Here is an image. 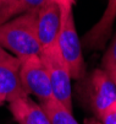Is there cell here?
Returning a JSON list of instances; mask_svg holds the SVG:
<instances>
[{
    "instance_id": "cell-9",
    "label": "cell",
    "mask_w": 116,
    "mask_h": 124,
    "mask_svg": "<svg viewBox=\"0 0 116 124\" xmlns=\"http://www.w3.org/2000/svg\"><path fill=\"white\" fill-rule=\"evenodd\" d=\"M28 96L22 86L19 65L0 64V98L11 102L20 97Z\"/></svg>"
},
{
    "instance_id": "cell-13",
    "label": "cell",
    "mask_w": 116,
    "mask_h": 124,
    "mask_svg": "<svg viewBox=\"0 0 116 124\" xmlns=\"http://www.w3.org/2000/svg\"><path fill=\"white\" fill-rule=\"evenodd\" d=\"M99 119H100L102 124H116V102L108 107Z\"/></svg>"
},
{
    "instance_id": "cell-14",
    "label": "cell",
    "mask_w": 116,
    "mask_h": 124,
    "mask_svg": "<svg viewBox=\"0 0 116 124\" xmlns=\"http://www.w3.org/2000/svg\"><path fill=\"white\" fill-rule=\"evenodd\" d=\"M0 64H11V65H19V59H16L11 55L7 50H5L0 46Z\"/></svg>"
},
{
    "instance_id": "cell-7",
    "label": "cell",
    "mask_w": 116,
    "mask_h": 124,
    "mask_svg": "<svg viewBox=\"0 0 116 124\" xmlns=\"http://www.w3.org/2000/svg\"><path fill=\"white\" fill-rule=\"evenodd\" d=\"M116 20V0H108L106 8L97 23L86 32L82 39L87 49L99 50L103 49L112 33V27Z\"/></svg>"
},
{
    "instance_id": "cell-10",
    "label": "cell",
    "mask_w": 116,
    "mask_h": 124,
    "mask_svg": "<svg viewBox=\"0 0 116 124\" xmlns=\"http://www.w3.org/2000/svg\"><path fill=\"white\" fill-rule=\"evenodd\" d=\"M44 0H6L0 5V25L22 14L38 10Z\"/></svg>"
},
{
    "instance_id": "cell-1",
    "label": "cell",
    "mask_w": 116,
    "mask_h": 124,
    "mask_svg": "<svg viewBox=\"0 0 116 124\" xmlns=\"http://www.w3.org/2000/svg\"><path fill=\"white\" fill-rule=\"evenodd\" d=\"M37 10L22 14L0 25V46L16 59L40 55L37 37Z\"/></svg>"
},
{
    "instance_id": "cell-17",
    "label": "cell",
    "mask_w": 116,
    "mask_h": 124,
    "mask_svg": "<svg viewBox=\"0 0 116 124\" xmlns=\"http://www.w3.org/2000/svg\"><path fill=\"white\" fill-rule=\"evenodd\" d=\"M67 1H69L70 4H72V5H73V4H75V1H76V0H67Z\"/></svg>"
},
{
    "instance_id": "cell-11",
    "label": "cell",
    "mask_w": 116,
    "mask_h": 124,
    "mask_svg": "<svg viewBox=\"0 0 116 124\" xmlns=\"http://www.w3.org/2000/svg\"><path fill=\"white\" fill-rule=\"evenodd\" d=\"M40 106L49 117L52 124H78L72 114V111L55 98L40 102Z\"/></svg>"
},
{
    "instance_id": "cell-6",
    "label": "cell",
    "mask_w": 116,
    "mask_h": 124,
    "mask_svg": "<svg viewBox=\"0 0 116 124\" xmlns=\"http://www.w3.org/2000/svg\"><path fill=\"white\" fill-rule=\"evenodd\" d=\"M61 25V10L56 3H44L37 10V37L43 50L58 47V38Z\"/></svg>"
},
{
    "instance_id": "cell-12",
    "label": "cell",
    "mask_w": 116,
    "mask_h": 124,
    "mask_svg": "<svg viewBox=\"0 0 116 124\" xmlns=\"http://www.w3.org/2000/svg\"><path fill=\"white\" fill-rule=\"evenodd\" d=\"M102 69L116 85V33L114 34L106 52L104 53L102 59Z\"/></svg>"
},
{
    "instance_id": "cell-5",
    "label": "cell",
    "mask_w": 116,
    "mask_h": 124,
    "mask_svg": "<svg viewBox=\"0 0 116 124\" xmlns=\"http://www.w3.org/2000/svg\"><path fill=\"white\" fill-rule=\"evenodd\" d=\"M86 82L90 109L97 118H100L104 111L116 102V85L102 68L94 69Z\"/></svg>"
},
{
    "instance_id": "cell-3",
    "label": "cell",
    "mask_w": 116,
    "mask_h": 124,
    "mask_svg": "<svg viewBox=\"0 0 116 124\" xmlns=\"http://www.w3.org/2000/svg\"><path fill=\"white\" fill-rule=\"evenodd\" d=\"M19 74L26 93L33 95L40 102L53 100L54 93L48 71L40 55H32L19 60Z\"/></svg>"
},
{
    "instance_id": "cell-16",
    "label": "cell",
    "mask_w": 116,
    "mask_h": 124,
    "mask_svg": "<svg viewBox=\"0 0 116 124\" xmlns=\"http://www.w3.org/2000/svg\"><path fill=\"white\" fill-rule=\"evenodd\" d=\"M4 103H5V101H4L3 98H0V106H3Z\"/></svg>"
},
{
    "instance_id": "cell-15",
    "label": "cell",
    "mask_w": 116,
    "mask_h": 124,
    "mask_svg": "<svg viewBox=\"0 0 116 124\" xmlns=\"http://www.w3.org/2000/svg\"><path fill=\"white\" fill-rule=\"evenodd\" d=\"M44 3H56V4H61V3H69L67 0H44Z\"/></svg>"
},
{
    "instance_id": "cell-18",
    "label": "cell",
    "mask_w": 116,
    "mask_h": 124,
    "mask_svg": "<svg viewBox=\"0 0 116 124\" xmlns=\"http://www.w3.org/2000/svg\"><path fill=\"white\" fill-rule=\"evenodd\" d=\"M5 1H6V0H0V5H1L3 3H5Z\"/></svg>"
},
{
    "instance_id": "cell-2",
    "label": "cell",
    "mask_w": 116,
    "mask_h": 124,
    "mask_svg": "<svg viewBox=\"0 0 116 124\" xmlns=\"http://www.w3.org/2000/svg\"><path fill=\"white\" fill-rule=\"evenodd\" d=\"M61 25L58 38V48L69 66L72 79H82L86 75V63L82 52V42L78 37V33L73 19V5L70 3H61Z\"/></svg>"
},
{
    "instance_id": "cell-4",
    "label": "cell",
    "mask_w": 116,
    "mask_h": 124,
    "mask_svg": "<svg viewBox=\"0 0 116 124\" xmlns=\"http://www.w3.org/2000/svg\"><path fill=\"white\" fill-rule=\"evenodd\" d=\"M45 69L50 79L52 88L55 100L61 102L65 107L72 111V88H71V73L69 66L62 59L59 48L43 50L40 53Z\"/></svg>"
},
{
    "instance_id": "cell-8",
    "label": "cell",
    "mask_w": 116,
    "mask_h": 124,
    "mask_svg": "<svg viewBox=\"0 0 116 124\" xmlns=\"http://www.w3.org/2000/svg\"><path fill=\"white\" fill-rule=\"evenodd\" d=\"M9 109L19 124H52L40 103L33 101L29 96L9 102Z\"/></svg>"
}]
</instances>
